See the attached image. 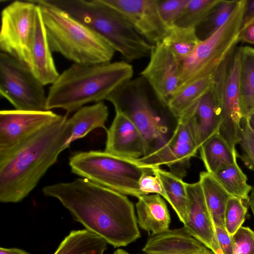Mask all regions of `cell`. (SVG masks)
<instances>
[{
    "instance_id": "10",
    "label": "cell",
    "mask_w": 254,
    "mask_h": 254,
    "mask_svg": "<svg viewBox=\"0 0 254 254\" xmlns=\"http://www.w3.org/2000/svg\"><path fill=\"white\" fill-rule=\"evenodd\" d=\"M44 86L27 65L0 52V93L15 110L47 111Z\"/></svg>"
},
{
    "instance_id": "34",
    "label": "cell",
    "mask_w": 254,
    "mask_h": 254,
    "mask_svg": "<svg viewBox=\"0 0 254 254\" xmlns=\"http://www.w3.org/2000/svg\"><path fill=\"white\" fill-rule=\"evenodd\" d=\"M241 139L239 143L242 153L238 157L250 170L254 171V132L250 128L248 120L241 121Z\"/></svg>"
},
{
    "instance_id": "31",
    "label": "cell",
    "mask_w": 254,
    "mask_h": 254,
    "mask_svg": "<svg viewBox=\"0 0 254 254\" xmlns=\"http://www.w3.org/2000/svg\"><path fill=\"white\" fill-rule=\"evenodd\" d=\"M239 0H220L212 11L196 29L199 39L203 40L218 31L227 21L236 8Z\"/></svg>"
},
{
    "instance_id": "45",
    "label": "cell",
    "mask_w": 254,
    "mask_h": 254,
    "mask_svg": "<svg viewBox=\"0 0 254 254\" xmlns=\"http://www.w3.org/2000/svg\"><path fill=\"white\" fill-rule=\"evenodd\" d=\"M214 254L213 253L210 251V250L208 249L207 250L204 251V252H201V253H198V254Z\"/></svg>"
},
{
    "instance_id": "20",
    "label": "cell",
    "mask_w": 254,
    "mask_h": 254,
    "mask_svg": "<svg viewBox=\"0 0 254 254\" xmlns=\"http://www.w3.org/2000/svg\"><path fill=\"white\" fill-rule=\"evenodd\" d=\"M208 249L183 227L152 235L142 251L147 254H196Z\"/></svg>"
},
{
    "instance_id": "37",
    "label": "cell",
    "mask_w": 254,
    "mask_h": 254,
    "mask_svg": "<svg viewBox=\"0 0 254 254\" xmlns=\"http://www.w3.org/2000/svg\"><path fill=\"white\" fill-rule=\"evenodd\" d=\"M139 187L142 195L157 194L168 202V196L160 179L153 172L145 173L141 177Z\"/></svg>"
},
{
    "instance_id": "1",
    "label": "cell",
    "mask_w": 254,
    "mask_h": 254,
    "mask_svg": "<svg viewBox=\"0 0 254 254\" xmlns=\"http://www.w3.org/2000/svg\"><path fill=\"white\" fill-rule=\"evenodd\" d=\"M42 191L114 248L127 246L141 236L133 204L126 195L83 178L47 186Z\"/></svg>"
},
{
    "instance_id": "14",
    "label": "cell",
    "mask_w": 254,
    "mask_h": 254,
    "mask_svg": "<svg viewBox=\"0 0 254 254\" xmlns=\"http://www.w3.org/2000/svg\"><path fill=\"white\" fill-rule=\"evenodd\" d=\"M149 61L140 73L160 104L167 107L179 84L181 64L161 42L154 46Z\"/></svg>"
},
{
    "instance_id": "44",
    "label": "cell",
    "mask_w": 254,
    "mask_h": 254,
    "mask_svg": "<svg viewBox=\"0 0 254 254\" xmlns=\"http://www.w3.org/2000/svg\"><path fill=\"white\" fill-rule=\"evenodd\" d=\"M113 254H131L123 249H118Z\"/></svg>"
},
{
    "instance_id": "5",
    "label": "cell",
    "mask_w": 254,
    "mask_h": 254,
    "mask_svg": "<svg viewBox=\"0 0 254 254\" xmlns=\"http://www.w3.org/2000/svg\"><path fill=\"white\" fill-rule=\"evenodd\" d=\"M71 16L101 36L127 62L149 57L154 45L147 42L117 11L102 0H76Z\"/></svg>"
},
{
    "instance_id": "36",
    "label": "cell",
    "mask_w": 254,
    "mask_h": 254,
    "mask_svg": "<svg viewBox=\"0 0 254 254\" xmlns=\"http://www.w3.org/2000/svg\"><path fill=\"white\" fill-rule=\"evenodd\" d=\"M236 254H254V231L241 226L232 236Z\"/></svg>"
},
{
    "instance_id": "30",
    "label": "cell",
    "mask_w": 254,
    "mask_h": 254,
    "mask_svg": "<svg viewBox=\"0 0 254 254\" xmlns=\"http://www.w3.org/2000/svg\"><path fill=\"white\" fill-rule=\"evenodd\" d=\"M212 175L231 196L248 201L253 187L237 163L224 166Z\"/></svg>"
},
{
    "instance_id": "24",
    "label": "cell",
    "mask_w": 254,
    "mask_h": 254,
    "mask_svg": "<svg viewBox=\"0 0 254 254\" xmlns=\"http://www.w3.org/2000/svg\"><path fill=\"white\" fill-rule=\"evenodd\" d=\"M107 244L104 238L86 229L72 230L53 254H104Z\"/></svg>"
},
{
    "instance_id": "3",
    "label": "cell",
    "mask_w": 254,
    "mask_h": 254,
    "mask_svg": "<svg viewBox=\"0 0 254 254\" xmlns=\"http://www.w3.org/2000/svg\"><path fill=\"white\" fill-rule=\"evenodd\" d=\"M133 74L132 66L125 61L73 64L51 86L47 109H63L67 115L87 103L108 100L115 91L131 80Z\"/></svg>"
},
{
    "instance_id": "41",
    "label": "cell",
    "mask_w": 254,
    "mask_h": 254,
    "mask_svg": "<svg viewBox=\"0 0 254 254\" xmlns=\"http://www.w3.org/2000/svg\"><path fill=\"white\" fill-rule=\"evenodd\" d=\"M0 254H31L22 249L17 248H0Z\"/></svg>"
},
{
    "instance_id": "17",
    "label": "cell",
    "mask_w": 254,
    "mask_h": 254,
    "mask_svg": "<svg viewBox=\"0 0 254 254\" xmlns=\"http://www.w3.org/2000/svg\"><path fill=\"white\" fill-rule=\"evenodd\" d=\"M115 117L106 131L104 151L133 159L145 156L144 141L140 131L124 112L119 109H115Z\"/></svg>"
},
{
    "instance_id": "16",
    "label": "cell",
    "mask_w": 254,
    "mask_h": 254,
    "mask_svg": "<svg viewBox=\"0 0 254 254\" xmlns=\"http://www.w3.org/2000/svg\"><path fill=\"white\" fill-rule=\"evenodd\" d=\"M187 218L184 227L214 254H223L218 243L215 225L207 207L199 181L186 183Z\"/></svg>"
},
{
    "instance_id": "8",
    "label": "cell",
    "mask_w": 254,
    "mask_h": 254,
    "mask_svg": "<svg viewBox=\"0 0 254 254\" xmlns=\"http://www.w3.org/2000/svg\"><path fill=\"white\" fill-rule=\"evenodd\" d=\"M108 101L115 109L124 112L137 127L144 141L145 155L157 150L168 139V127L152 107L141 80H130Z\"/></svg>"
},
{
    "instance_id": "21",
    "label": "cell",
    "mask_w": 254,
    "mask_h": 254,
    "mask_svg": "<svg viewBox=\"0 0 254 254\" xmlns=\"http://www.w3.org/2000/svg\"><path fill=\"white\" fill-rule=\"evenodd\" d=\"M136 208L137 223L148 233L156 235L169 229L170 215L164 199L159 194L139 196Z\"/></svg>"
},
{
    "instance_id": "19",
    "label": "cell",
    "mask_w": 254,
    "mask_h": 254,
    "mask_svg": "<svg viewBox=\"0 0 254 254\" xmlns=\"http://www.w3.org/2000/svg\"><path fill=\"white\" fill-rule=\"evenodd\" d=\"M178 121L189 123L198 150L208 138L218 133L221 123V111L213 85L201 98L195 109L184 119Z\"/></svg>"
},
{
    "instance_id": "9",
    "label": "cell",
    "mask_w": 254,
    "mask_h": 254,
    "mask_svg": "<svg viewBox=\"0 0 254 254\" xmlns=\"http://www.w3.org/2000/svg\"><path fill=\"white\" fill-rule=\"evenodd\" d=\"M240 66V47L237 46L216 71L213 84L221 111V123L218 133L235 151L241 139Z\"/></svg>"
},
{
    "instance_id": "39",
    "label": "cell",
    "mask_w": 254,
    "mask_h": 254,
    "mask_svg": "<svg viewBox=\"0 0 254 254\" xmlns=\"http://www.w3.org/2000/svg\"><path fill=\"white\" fill-rule=\"evenodd\" d=\"M238 38L239 42L254 44V21L241 29Z\"/></svg>"
},
{
    "instance_id": "33",
    "label": "cell",
    "mask_w": 254,
    "mask_h": 254,
    "mask_svg": "<svg viewBox=\"0 0 254 254\" xmlns=\"http://www.w3.org/2000/svg\"><path fill=\"white\" fill-rule=\"evenodd\" d=\"M247 210L243 199L235 196L229 199L224 214V223L229 235L233 236L242 226Z\"/></svg>"
},
{
    "instance_id": "38",
    "label": "cell",
    "mask_w": 254,
    "mask_h": 254,
    "mask_svg": "<svg viewBox=\"0 0 254 254\" xmlns=\"http://www.w3.org/2000/svg\"><path fill=\"white\" fill-rule=\"evenodd\" d=\"M215 228L217 240L223 254H236L232 236L224 228L216 226Z\"/></svg>"
},
{
    "instance_id": "26",
    "label": "cell",
    "mask_w": 254,
    "mask_h": 254,
    "mask_svg": "<svg viewBox=\"0 0 254 254\" xmlns=\"http://www.w3.org/2000/svg\"><path fill=\"white\" fill-rule=\"evenodd\" d=\"M240 106L242 118L254 110V48L240 47Z\"/></svg>"
},
{
    "instance_id": "32",
    "label": "cell",
    "mask_w": 254,
    "mask_h": 254,
    "mask_svg": "<svg viewBox=\"0 0 254 254\" xmlns=\"http://www.w3.org/2000/svg\"><path fill=\"white\" fill-rule=\"evenodd\" d=\"M220 0H189L175 25L196 28L207 17Z\"/></svg>"
},
{
    "instance_id": "13",
    "label": "cell",
    "mask_w": 254,
    "mask_h": 254,
    "mask_svg": "<svg viewBox=\"0 0 254 254\" xmlns=\"http://www.w3.org/2000/svg\"><path fill=\"white\" fill-rule=\"evenodd\" d=\"M119 12L147 42H161L169 28L159 11V0H102Z\"/></svg>"
},
{
    "instance_id": "4",
    "label": "cell",
    "mask_w": 254,
    "mask_h": 254,
    "mask_svg": "<svg viewBox=\"0 0 254 254\" xmlns=\"http://www.w3.org/2000/svg\"><path fill=\"white\" fill-rule=\"evenodd\" d=\"M41 8L52 52L79 64L110 62L115 51L101 36L64 11L43 0H32Z\"/></svg>"
},
{
    "instance_id": "42",
    "label": "cell",
    "mask_w": 254,
    "mask_h": 254,
    "mask_svg": "<svg viewBox=\"0 0 254 254\" xmlns=\"http://www.w3.org/2000/svg\"><path fill=\"white\" fill-rule=\"evenodd\" d=\"M248 202L249 205L250 206L254 216V187L252 188L250 195L249 196Z\"/></svg>"
},
{
    "instance_id": "35",
    "label": "cell",
    "mask_w": 254,
    "mask_h": 254,
    "mask_svg": "<svg viewBox=\"0 0 254 254\" xmlns=\"http://www.w3.org/2000/svg\"><path fill=\"white\" fill-rule=\"evenodd\" d=\"M188 1L189 0H159V13L169 28L175 25L185 10Z\"/></svg>"
},
{
    "instance_id": "7",
    "label": "cell",
    "mask_w": 254,
    "mask_h": 254,
    "mask_svg": "<svg viewBox=\"0 0 254 254\" xmlns=\"http://www.w3.org/2000/svg\"><path fill=\"white\" fill-rule=\"evenodd\" d=\"M245 3V0H239L225 24L213 34L201 41L182 64L176 91L194 80L214 75L237 46Z\"/></svg>"
},
{
    "instance_id": "12",
    "label": "cell",
    "mask_w": 254,
    "mask_h": 254,
    "mask_svg": "<svg viewBox=\"0 0 254 254\" xmlns=\"http://www.w3.org/2000/svg\"><path fill=\"white\" fill-rule=\"evenodd\" d=\"M198 151L189 123L178 121L173 134L161 147L137 160L142 166L152 170L166 166L170 172L183 178L190 159Z\"/></svg>"
},
{
    "instance_id": "43",
    "label": "cell",
    "mask_w": 254,
    "mask_h": 254,
    "mask_svg": "<svg viewBox=\"0 0 254 254\" xmlns=\"http://www.w3.org/2000/svg\"><path fill=\"white\" fill-rule=\"evenodd\" d=\"M247 120L250 128L254 132V110Z\"/></svg>"
},
{
    "instance_id": "27",
    "label": "cell",
    "mask_w": 254,
    "mask_h": 254,
    "mask_svg": "<svg viewBox=\"0 0 254 254\" xmlns=\"http://www.w3.org/2000/svg\"><path fill=\"white\" fill-rule=\"evenodd\" d=\"M198 151L206 171L211 174L224 166L237 163L236 150H232L219 133L208 138Z\"/></svg>"
},
{
    "instance_id": "28",
    "label": "cell",
    "mask_w": 254,
    "mask_h": 254,
    "mask_svg": "<svg viewBox=\"0 0 254 254\" xmlns=\"http://www.w3.org/2000/svg\"><path fill=\"white\" fill-rule=\"evenodd\" d=\"M200 41L195 28L174 25L169 29L162 42L182 64Z\"/></svg>"
},
{
    "instance_id": "2",
    "label": "cell",
    "mask_w": 254,
    "mask_h": 254,
    "mask_svg": "<svg viewBox=\"0 0 254 254\" xmlns=\"http://www.w3.org/2000/svg\"><path fill=\"white\" fill-rule=\"evenodd\" d=\"M67 115L9 149L0 151V201L17 203L36 187L70 136Z\"/></svg>"
},
{
    "instance_id": "18",
    "label": "cell",
    "mask_w": 254,
    "mask_h": 254,
    "mask_svg": "<svg viewBox=\"0 0 254 254\" xmlns=\"http://www.w3.org/2000/svg\"><path fill=\"white\" fill-rule=\"evenodd\" d=\"M36 5L29 67L35 76L43 85L52 84L59 77L60 74L52 56V51L48 42L40 7L38 4Z\"/></svg>"
},
{
    "instance_id": "29",
    "label": "cell",
    "mask_w": 254,
    "mask_h": 254,
    "mask_svg": "<svg viewBox=\"0 0 254 254\" xmlns=\"http://www.w3.org/2000/svg\"><path fill=\"white\" fill-rule=\"evenodd\" d=\"M160 179L168 197V203L184 224L187 218L188 198L186 183L183 178L160 167L152 169Z\"/></svg>"
},
{
    "instance_id": "15",
    "label": "cell",
    "mask_w": 254,
    "mask_h": 254,
    "mask_svg": "<svg viewBox=\"0 0 254 254\" xmlns=\"http://www.w3.org/2000/svg\"><path fill=\"white\" fill-rule=\"evenodd\" d=\"M63 116L50 111L0 112V151L13 148Z\"/></svg>"
},
{
    "instance_id": "23",
    "label": "cell",
    "mask_w": 254,
    "mask_h": 254,
    "mask_svg": "<svg viewBox=\"0 0 254 254\" xmlns=\"http://www.w3.org/2000/svg\"><path fill=\"white\" fill-rule=\"evenodd\" d=\"M214 75L194 80L174 93L167 107L178 120L194 109L210 89L214 82Z\"/></svg>"
},
{
    "instance_id": "11",
    "label": "cell",
    "mask_w": 254,
    "mask_h": 254,
    "mask_svg": "<svg viewBox=\"0 0 254 254\" xmlns=\"http://www.w3.org/2000/svg\"><path fill=\"white\" fill-rule=\"evenodd\" d=\"M37 5L32 0L14 1L1 11V52L29 67Z\"/></svg>"
},
{
    "instance_id": "40",
    "label": "cell",
    "mask_w": 254,
    "mask_h": 254,
    "mask_svg": "<svg viewBox=\"0 0 254 254\" xmlns=\"http://www.w3.org/2000/svg\"><path fill=\"white\" fill-rule=\"evenodd\" d=\"M253 21H254V0H245L241 28Z\"/></svg>"
},
{
    "instance_id": "6",
    "label": "cell",
    "mask_w": 254,
    "mask_h": 254,
    "mask_svg": "<svg viewBox=\"0 0 254 254\" xmlns=\"http://www.w3.org/2000/svg\"><path fill=\"white\" fill-rule=\"evenodd\" d=\"M72 173L126 195H142L139 182L152 170L137 159L115 155L105 151H80L69 158Z\"/></svg>"
},
{
    "instance_id": "22",
    "label": "cell",
    "mask_w": 254,
    "mask_h": 254,
    "mask_svg": "<svg viewBox=\"0 0 254 254\" xmlns=\"http://www.w3.org/2000/svg\"><path fill=\"white\" fill-rule=\"evenodd\" d=\"M109 116L108 107L103 101L80 108L68 119L72 126V133L64 146L63 150L78 139L85 136L91 131L97 128H102L106 131V122Z\"/></svg>"
},
{
    "instance_id": "25",
    "label": "cell",
    "mask_w": 254,
    "mask_h": 254,
    "mask_svg": "<svg viewBox=\"0 0 254 254\" xmlns=\"http://www.w3.org/2000/svg\"><path fill=\"white\" fill-rule=\"evenodd\" d=\"M199 182L215 225L225 229L224 214L231 196L213 175L207 171L199 174Z\"/></svg>"
}]
</instances>
